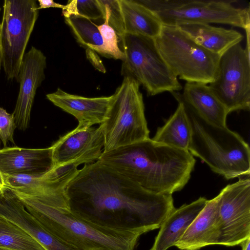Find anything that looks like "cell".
I'll return each mask as SVG.
<instances>
[{"label": "cell", "instance_id": "cell-8", "mask_svg": "<svg viewBox=\"0 0 250 250\" xmlns=\"http://www.w3.org/2000/svg\"><path fill=\"white\" fill-rule=\"evenodd\" d=\"M153 12L163 24H225L247 30L250 27V9L234 6L230 0H136Z\"/></svg>", "mask_w": 250, "mask_h": 250}, {"label": "cell", "instance_id": "cell-25", "mask_svg": "<svg viewBox=\"0 0 250 250\" xmlns=\"http://www.w3.org/2000/svg\"><path fill=\"white\" fill-rule=\"evenodd\" d=\"M64 18L71 16H81L92 20H104L102 8L98 0H68L62 9Z\"/></svg>", "mask_w": 250, "mask_h": 250}, {"label": "cell", "instance_id": "cell-23", "mask_svg": "<svg viewBox=\"0 0 250 250\" xmlns=\"http://www.w3.org/2000/svg\"><path fill=\"white\" fill-rule=\"evenodd\" d=\"M64 21L82 46L109 58L97 25L89 19L78 16L64 18Z\"/></svg>", "mask_w": 250, "mask_h": 250}, {"label": "cell", "instance_id": "cell-34", "mask_svg": "<svg viewBox=\"0 0 250 250\" xmlns=\"http://www.w3.org/2000/svg\"><path fill=\"white\" fill-rule=\"evenodd\" d=\"M0 250H13L10 249L5 248H2L0 247Z\"/></svg>", "mask_w": 250, "mask_h": 250}, {"label": "cell", "instance_id": "cell-21", "mask_svg": "<svg viewBox=\"0 0 250 250\" xmlns=\"http://www.w3.org/2000/svg\"><path fill=\"white\" fill-rule=\"evenodd\" d=\"M125 33L152 39L158 37L163 24L152 11L136 0H119Z\"/></svg>", "mask_w": 250, "mask_h": 250}, {"label": "cell", "instance_id": "cell-3", "mask_svg": "<svg viewBox=\"0 0 250 250\" xmlns=\"http://www.w3.org/2000/svg\"><path fill=\"white\" fill-rule=\"evenodd\" d=\"M97 161L149 191L171 195L188 183L196 163L188 150L150 138L103 152Z\"/></svg>", "mask_w": 250, "mask_h": 250}, {"label": "cell", "instance_id": "cell-6", "mask_svg": "<svg viewBox=\"0 0 250 250\" xmlns=\"http://www.w3.org/2000/svg\"><path fill=\"white\" fill-rule=\"evenodd\" d=\"M154 41L161 56L177 78L206 84L216 79L220 56L198 44L179 27L163 25Z\"/></svg>", "mask_w": 250, "mask_h": 250}, {"label": "cell", "instance_id": "cell-7", "mask_svg": "<svg viewBox=\"0 0 250 250\" xmlns=\"http://www.w3.org/2000/svg\"><path fill=\"white\" fill-rule=\"evenodd\" d=\"M119 44L125 56L122 75L136 81L148 96L182 90L178 78L161 56L154 39L125 33L119 39Z\"/></svg>", "mask_w": 250, "mask_h": 250}, {"label": "cell", "instance_id": "cell-31", "mask_svg": "<svg viewBox=\"0 0 250 250\" xmlns=\"http://www.w3.org/2000/svg\"><path fill=\"white\" fill-rule=\"evenodd\" d=\"M240 245L242 247V250H250V238L244 241Z\"/></svg>", "mask_w": 250, "mask_h": 250}, {"label": "cell", "instance_id": "cell-12", "mask_svg": "<svg viewBox=\"0 0 250 250\" xmlns=\"http://www.w3.org/2000/svg\"><path fill=\"white\" fill-rule=\"evenodd\" d=\"M104 144L101 125L96 128L78 125L50 146L54 166L72 162L81 164L95 162L100 157Z\"/></svg>", "mask_w": 250, "mask_h": 250}, {"label": "cell", "instance_id": "cell-20", "mask_svg": "<svg viewBox=\"0 0 250 250\" xmlns=\"http://www.w3.org/2000/svg\"><path fill=\"white\" fill-rule=\"evenodd\" d=\"M196 43L209 51L222 55L233 45L240 43L244 36L232 29L203 23H186L178 26Z\"/></svg>", "mask_w": 250, "mask_h": 250}, {"label": "cell", "instance_id": "cell-13", "mask_svg": "<svg viewBox=\"0 0 250 250\" xmlns=\"http://www.w3.org/2000/svg\"><path fill=\"white\" fill-rule=\"evenodd\" d=\"M46 58L35 47L32 46L23 58L17 79L20 90L14 112L15 123L19 129L28 127L32 107L38 88L45 79Z\"/></svg>", "mask_w": 250, "mask_h": 250}, {"label": "cell", "instance_id": "cell-28", "mask_svg": "<svg viewBox=\"0 0 250 250\" xmlns=\"http://www.w3.org/2000/svg\"><path fill=\"white\" fill-rule=\"evenodd\" d=\"M16 128L13 114L0 107V140L6 147L8 142L14 143V132Z\"/></svg>", "mask_w": 250, "mask_h": 250}, {"label": "cell", "instance_id": "cell-14", "mask_svg": "<svg viewBox=\"0 0 250 250\" xmlns=\"http://www.w3.org/2000/svg\"><path fill=\"white\" fill-rule=\"evenodd\" d=\"M0 216L18 225L46 250H73L47 231L6 187L0 191Z\"/></svg>", "mask_w": 250, "mask_h": 250}, {"label": "cell", "instance_id": "cell-5", "mask_svg": "<svg viewBox=\"0 0 250 250\" xmlns=\"http://www.w3.org/2000/svg\"><path fill=\"white\" fill-rule=\"evenodd\" d=\"M140 84L125 76L112 95V101L103 127V152L149 138Z\"/></svg>", "mask_w": 250, "mask_h": 250}, {"label": "cell", "instance_id": "cell-11", "mask_svg": "<svg viewBox=\"0 0 250 250\" xmlns=\"http://www.w3.org/2000/svg\"><path fill=\"white\" fill-rule=\"evenodd\" d=\"M219 217L214 245L234 246L250 238V180L240 178L219 194Z\"/></svg>", "mask_w": 250, "mask_h": 250}, {"label": "cell", "instance_id": "cell-1", "mask_svg": "<svg viewBox=\"0 0 250 250\" xmlns=\"http://www.w3.org/2000/svg\"><path fill=\"white\" fill-rule=\"evenodd\" d=\"M65 191L70 208L85 218L143 233L160 228L175 208L171 194L149 191L98 161L84 164Z\"/></svg>", "mask_w": 250, "mask_h": 250}, {"label": "cell", "instance_id": "cell-22", "mask_svg": "<svg viewBox=\"0 0 250 250\" xmlns=\"http://www.w3.org/2000/svg\"><path fill=\"white\" fill-rule=\"evenodd\" d=\"M178 106L165 124L157 128L153 141L175 148L188 150L191 129L183 103L176 98Z\"/></svg>", "mask_w": 250, "mask_h": 250}, {"label": "cell", "instance_id": "cell-32", "mask_svg": "<svg viewBox=\"0 0 250 250\" xmlns=\"http://www.w3.org/2000/svg\"><path fill=\"white\" fill-rule=\"evenodd\" d=\"M5 187L2 175L0 173V191Z\"/></svg>", "mask_w": 250, "mask_h": 250}, {"label": "cell", "instance_id": "cell-30", "mask_svg": "<svg viewBox=\"0 0 250 250\" xmlns=\"http://www.w3.org/2000/svg\"><path fill=\"white\" fill-rule=\"evenodd\" d=\"M39 10L49 8H57L63 9L65 5L55 2L52 0H38Z\"/></svg>", "mask_w": 250, "mask_h": 250}, {"label": "cell", "instance_id": "cell-9", "mask_svg": "<svg viewBox=\"0 0 250 250\" xmlns=\"http://www.w3.org/2000/svg\"><path fill=\"white\" fill-rule=\"evenodd\" d=\"M0 25L2 66L8 80L17 79L39 16L35 0H5Z\"/></svg>", "mask_w": 250, "mask_h": 250}, {"label": "cell", "instance_id": "cell-26", "mask_svg": "<svg viewBox=\"0 0 250 250\" xmlns=\"http://www.w3.org/2000/svg\"><path fill=\"white\" fill-rule=\"evenodd\" d=\"M98 1L102 8L104 21L105 19H107L109 25L115 31L119 40L125 32L119 0Z\"/></svg>", "mask_w": 250, "mask_h": 250}, {"label": "cell", "instance_id": "cell-27", "mask_svg": "<svg viewBox=\"0 0 250 250\" xmlns=\"http://www.w3.org/2000/svg\"><path fill=\"white\" fill-rule=\"evenodd\" d=\"M98 28L109 57L124 61L125 53L119 46V37L115 31L109 25L107 19H105L104 23L98 25Z\"/></svg>", "mask_w": 250, "mask_h": 250}, {"label": "cell", "instance_id": "cell-17", "mask_svg": "<svg viewBox=\"0 0 250 250\" xmlns=\"http://www.w3.org/2000/svg\"><path fill=\"white\" fill-rule=\"evenodd\" d=\"M172 93L206 121L219 126H227L229 112L208 84L187 82L182 95Z\"/></svg>", "mask_w": 250, "mask_h": 250}, {"label": "cell", "instance_id": "cell-33", "mask_svg": "<svg viewBox=\"0 0 250 250\" xmlns=\"http://www.w3.org/2000/svg\"><path fill=\"white\" fill-rule=\"evenodd\" d=\"M2 64V50L0 43V70L1 68V65Z\"/></svg>", "mask_w": 250, "mask_h": 250}, {"label": "cell", "instance_id": "cell-35", "mask_svg": "<svg viewBox=\"0 0 250 250\" xmlns=\"http://www.w3.org/2000/svg\"></svg>", "mask_w": 250, "mask_h": 250}, {"label": "cell", "instance_id": "cell-10", "mask_svg": "<svg viewBox=\"0 0 250 250\" xmlns=\"http://www.w3.org/2000/svg\"><path fill=\"white\" fill-rule=\"evenodd\" d=\"M250 54L237 43L220 56L217 74L209 86L229 113L250 108Z\"/></svg>", "mask_w": 250, "mask_h": 250}, {"label": "cell", "instance_id": "cell-24", "mask_svg": "<svg viewBox=\"0 0 250 250\" xmlns=\"http://www.w3.org/2000/svg\"><path fill=\"white\" fill-rule=\"evenodd\" d=\"M0 247L13 250H46L20 227L1 216Z\"/></svg>", "mask_w": 250, "mask_h": 250}, {"label": "cell", "instance_id": "cell-29", "mask_svg": "<svg viewBox=\"0 0 250 250\" xmlns=\"http://www.w3.org/2000/svg\"><path fill=\"white\" fill-rule=\"evenodd\" d=\"M86 54L87 59L96 69L102 72H105V68L96 52L90 49H86Z\"/></svg>", "mask_w": 250, "mask_h": 250}, {"label": "cell", "instance_id": "cell-19", "mask_svg": "<svg viewBox=\"0 0 250 250\" xmlns=\"http://www.w3.org/2000/svg\"><path fill=\"white\" fill-rule=\"evenodd\" d=\"M208 200L201 197L195 201L175 208L160 227L149 250H167L175 246L189 225L205 207Z\"/></svg>", "mask_w": 250, "mask_h": 250}, {"label": "cell", "instance_id": "cell-18", "mask_svg": "<svg viewBox=\"0 0 250 250\" xmlns=\"http://www.w3.org/2000/svg\"><path fill=\"white\" fill-rule=\"evenodd\" d=\"M220 196L207 204L175 245L181 250H198L214 245L219 217Z\"/></svg>", "mask_w": 250, "mask_h": 250}, {"label": "cell", "instance_id": "cell-2", "mask_svg": "<svg viewBox=\"0 0 250 250\" xmlns=\"http://www.w3.org/2000/svg\"><path fill=\"white\" fill-rule=\"evenodd\" d=\"M53 236L73 250H134L144 233L94 222L72 210L64 190L9 188Z\"/></svg>", "mask_w": 250, "mask_h": 250}, {"label": "cell", "instance_id": "cell-4", "mask_svg": "<svg viewBox=\"0 0 250 250\" xmlns=\"http://www.w3.org/2000/svg\"><path fill=\"white\" fill-rule=\"evenodd\" d=\"M184 104L191 129L188 151L191 155L199 158L212 171L227 180L249 176L250 149L243 138L227 126H219L206 121Z\"/></svg>", "mask_w": 250, "mask_h": 250}, {"label": "cell", "instance_id": "cell-16", "mask_svg": "<svg viewBox=\"0 0 250 250\" xmlns=\"http://www.w3.org/2000/svg\"><path fill=\"white\" fill-rule=\"evenodd\" d=\"M53 166L51 147L32 149L15 146L0 149V173L2 175H42Z\"/></svg>", "mask_w": 250, "mask_h": 250}, {"label": "cell", "instance_id": "cell-15", "mask_svg": "<svg viewBox=\"0 0 250 250\" xmlns=\"http://www.w3.org/2000/svg\"><path fill=\"white\" fill-rule=\"evenodd\" d=\"M46 98L55 105L74 116L79 125L91 127L105 120L112 96L89 98L67 93L58 88Z\"/></svg>", "mask_w": 250, "mask_h": 250}]
</instances>
